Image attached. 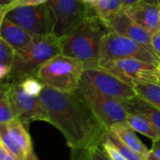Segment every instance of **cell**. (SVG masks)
Segmentation results:
<instances>
[{"instance_id":"27","label":"cell","mask_w":160,"mask_h":160,"mask_svg":"<svg viewBox=\"0 0 160 160\" xmlns=\"http://www.w3.org/2000/svg\"><path fill=\"white\" fill-rule=\"evenodd\" d=\"M152 46L156 54L160 59V30L152 35Z\"/></svg>"},{"instance_id":"9","label":"cell","mask_w":160,"mask_h":160,"mask_svg":"<svg viewBox=\"0 0 160 160\" xmlns=\"http://www.w3.org/2000/svg\"><path fill=\"white\" fill-rule=\"evenodd\" d=\"M81 82L108 98L124 102L137 97L134 88L102 68H86Z\"/></svg>"},{"instance_id":"35","label":"cell","mask_w":160,"mask_h":160,"mask_svg":"<svg viewBox=\"0 0 160 160\" xmlns=\"http://www.w3.org/2000/svg\"><path fill=\"white\" fill-rule=\"evenodd\" d=\"M11 1H12V0H0V8L8 5Z\"/></svg>"},{"instance_id":"21","label":"cell","mask_w":160,"mask_h":160,"mask_svg":"<svg viewBox=\"0 0 160 160\" xmlns=\"http://www.w3.org/2000/svg\"><path fill=\"white\" fill-rule=\"evenodd\" d=\"M91 7L96 15L102 20H105L124 9L122 0H97Z\"/></svg>"},{"instance_id":"26","label":"cell","mask_w":160,"mask_h":160,"mask_svg":"<svg viewBox=\"0 0 160 160\" xmlns=\"http://www.w3.org/2000/svg\"><path fill=\"white\" fill-rule=\"evenodd\" d=\"M102 145H103V148H104L105 152L107 153V155L108 156L110 160H127L118 151V149L116 147H114L108 141L103 140Z\"/></svg>"},{"instance_id":"20","label":"cell","mask_w":160,"mask_h":160,"mask_svg":"<svg viewBox=\"0 0 160 160\" xmlns=\"http://www.w3.org/2000/svg\"><path fill=\"white\" fill-rule=\"evenodd\" d=\"M15 119L8 97V82H3L0 83V124H7Z\"/></svg>"},{"instance_id":"6","label":"cell","mask_w":160,"mask_h":160,"mask_svg":"<svg viewBox=\"0 0 160 160\" xmlns=\"http://www.w3.org/2000/svg\"><path fill=\"white\" fill-rule=\"evenodd\" d=\"M125 58H134L157 67L160 66L159 58L144 46L109 30L102 41L100 67L107 62Z\"/></svg>"},{"instance_id":"7","label":"cell","mask_w":160,"mask_h":160,"mask_svg":"<svg viewBox=\"0 0 160 160\" xmlns=\"http://www.w3.org/2000/svg\"><path fill=\"white\" fill-rule=\"evenodd\" d=\"M55 25L53 35L58 38H62L88 17L96 14L93 8L83 0H49Z\"/></svg>"},{"instance_id":"13","label":"cell","mask_w":160,"mask_h":160,"mask_svg":"<svg viewBox=\"0 0 160 160\" xmlns=\"http://www.w3.org/2000/svg\"><path fill=\"white\" fill-rule=\"evenodd\" d=\"M125 13L141 27L151 35L160 30V7L141 1L124 9Z\"/></svg>"},{"instance_id":"29","label":"cell","mask_w":160,"mask_h":160,"mask_svg":"<svg viewBox=\"0 0 160 160\" xmlns=\"http://www.w3.org/2000/svg\"><path fill=\"white\" fill-rule=\"evenodd\" d=\"M151 153H153L155 155V157L160 160V139L153 142Z\"/></svg>"},{"instance_id":"4","label":"cell","mask_w":160,"mask_h":160,"mask_svg":"<svg viewBox=\"0 0 160 160\" xmlns=\"http://www.w3.org/2000/svg\"><path fill=\"white\" fill-rule=\"evenodd\" d=\"M85 69L82 62L59 54L45 63L38 70L36 77L49 87L74 93L78 88Z\"/></svg>"},{"instance_id":"14","label":"cell","mask_w":160,"mask_h":160,"mask_svg":"<svg viewBox=\"0 0 160 160\" xmlns=\"http://www.w3.org/2000/svg\"><path fill=\"white\" fill-rule=\"evenodd\" d=\"M0 38L14 50H17L27 46L34 37L5 16L0 23Z\"/></svg>"},{"instance_id":"12","label":"cell","mask_w":160,"mask_h":160,"mask_svg":"<svg viewBox=\"0 0 160 160\" xmlns=\"http://www.w3.org/2000/svg\"><path fill=\"white\" fill-rule=\"evenodd\" d=\"M103 21L110 31L135 40L157 55L152 46V35L137 24L124 9Z\"/></svg>"},{"instance_id":"5","label":"cell","mask_w":160,"mask_h":160,"mask_svg":"<svg viewBox=\"0 0 160 160\" xmlns=\"http://www.w3.org/2000/svg\"><path fill=\"white\" fill-rule=\"evenodd\" d=\"M74 93L84 100L107 129L109 130L119 124H127L128 112L124 102L104 96L81 81Z\"/></svg>"},{"instance_id":"25","label":"cell","mask_w":160,"mask_h":160,"mask_svg":"<svg viewBox=\"0 0 160 160\" xmlns=\"http://www.w3.org/2000/svg\"><path fill=\"white\" fill-rule=\"evenodd\" d=\"M14 49L0 38V63L11 64Z\"/></svg>"},{"instance_id":"36","label":"cell","mask_w":160,"mask_h":160,"mask_svg":"<svg viewBox=\"0 0 160 160\" xmlns=\"http://www.w3.org/2000/svg\"><path fill=\"white\" fill-rule=\"evenodd\" d=\"M146 160H159V159H158L157 158H156V157H155V155H154L153 153H151V152H150V154L148 155V157H147Z\"/></svg>"},{"instance_id":"23","label":"cell","mask_w":160,"mask_h":160,"mask_svg":"<svg viewBox=\"0 0 160 160\" xmlns=\"http://www.w3.org/2000/svg\"><path fill=\"white\" fill-rule=\"evenodd\" d=\"M17 82H20L23 90L26 94L34 97H40L44 86L43 82L41 80H39L36 76H30Z\"/></svg>"},{"instance_id":"3","label":"cell","mask_w":160,"mask_h":160,"mask_svg":"<svg viewBox=\"0 0 160 160\" xmlns=\"http://www.w3.org/2000/svg\"><path fill=\"white\" fill-rule=\"evenodd\" d=\"M59 54H61V46L58 37L55 35L34 37L27 46L14 50L10 72L6 81L17 82L36 76L45 63Z\"/></svg>"},{"instance_id":"10","label":"cell","mask_w":160,"mask_h":160,"mask_svg":"<svg viewBox=\"0 0 160 160\" xmlns=\"http://www.w3.org/2000/svg\"><path fill=\"white\" fill-rule=\"evenodd\" d=\"M8 82V92L15 118L27 127L33 121L48 122V115L40 97L26 94L19 82Z\"/></svg>"},{"instance_id":"24","label":"cell","mask_w":160,"mask_h":160,"mask_svg":"<svg viewBox=\"0 0 160 160\" xmlns=\"http://www.w3.org/2000/svg\"><path fill=\"white\" fill-rule=\"evenodd\" d=\"M49 0H12L8 5L0 8V13L3 16H6V14L16 8H20V7H27V6H38V5H41L44 3H47Z\"/></svg>"},{"instance_id":"33","label":"cell","mask_w":160,"mask_h":160,"mask_svg":"<svg viewBox=\"0 0 160 160\" xmlns=\"http://www.w3.org/2000/svg\"><path fill=\"white\" fill-rule=\"evenodd\" d=\"M146 3H149V4H152V5H155V6H159L160 7V0H142Z\"/></svg>"},{"instance_id":"16","label":"cell","mask_w":160,"mask_h":160,"mask_svg":"<svg viewBox=\"0 0 160 160\" xmlns=\"http://www.w3.org/2000/svg\"><path fill=\"white\" fill-rule=\"evenodd\" d=\"M124 104L127 112H138L143 114L155 125L160 132V110L158 108L153 106L138 96L131 100L124 101Z\"/></svg>"},{"instance_id":"11","label":"cell","mask_w":160,"mask_h":160,"mask_svg":"<svg viewBox=\"0 0 160 160\" xmlns=\"http://www.w3.org/2000/svg\"><path fill=\"white\" fill-rule=\"evenodd\" d=\"M100 68L110 72L132 87L138 82L156 83L157 67L138 59L125 58L112 60L105 63Z\"/></svg>"},{"instance_id":"2","label":"cell","mask_w":160,"mask_h":160,"mask_svg":"<svg viewBox=\"0 0 160 160\" xmlns=\"http://www.w3.org/2000/svg\"><path fill=\"white\" fill-rule=\"evenodd\" d=\"M108 31L105 22L93 14L59 38L61 54L82 62L85 68H100L102 41Z\"/></svg>"},{"instance_id":"32","label":"cell","mask_w":160,"mask_h":160,"mask_svg":"<svg viewBox=\"0 0 160 160\" xmlns=\"http://www.w3.org/2000/svg\"><path fill=\"white\" fill-rule=\"evenodd\" d=\"M156 83L160 85V66L157 67V72H156Z\"/></svg>"},{"instance_id":"17","label":"cell","mask_w":160,"mask_h":160,"mask_svg":"<svg viewBox=\"0 0 160 160\" xmlns=\"http://www.w3.org/2000/svg\"><path fill=\"white\" fill-rule=\"evenodd\" d=\"M127 125L135 131L146 136L153 142L160 139V132L155 125L143 114L138 112H128Z\"/></svg>"},{"instance_id":"15","label":"cell","mask_w":160,"mask_h":160,"mask_svg":"<svg viewBox=\"0 0 160 160\" xmlns=\"http://www.w3.org/2000/svg\"><path fill=\"white\" fill-rule=\"evenodd\" d=\"M112 132L128 147L133 149L135 152L140 154L145 159L150 154L151 150L147 148V146L138 138L136 135V131L133 130L127 124H119L114 126L111 129Z\"/></svg>"},{"instance_id":"8","label":"cell","mask_w":160,"mask_h":160,"mask_svg":"<svg viewBox=\"0 0 160 160\" xmlns=\"http://www.w3.org/2000/svg\"><path fill=\"white\" fill-rule=\"evenodd\" d=\"M6 17L23 27L33 37L53 35L55 18L47 3L16 8L8 11Z\"/></svg>"},{"instance_id":"28","label":"cell","mask_w":160,"mask_h":160,"mask_svg":"<svg viewBox=\"0 0 160 160\" xmlns=\"http://www.w3.org/2000/svg\"><path fill=\"white\" fill-rule=\"evenodd\" d=\"M10 72V65L0 63V83L8 79Z\"/></svg>"},{"instance_id":"19","label":"cell","mask_w":160,"mask_h":160,"mask_svg":"<svg viewBox=\"0 0 160 160\" xmlns=\"http://www.w3.org/2000/svg\"><path fill=\"white\" fill-rule=\"evenodd\" d=\"M71 160H110L102 143L72 148Z\"/></svg>"},{"instance_id":"31","label":"cell","mask_w":160,"mask_h":160,"mask_svg":"<svg viewBox=\"0 0 160 160\" xmlns=\"http://www.w3.org/2000/svg\"><path fill=\"white\" fill-rule=\"evenodd\" d=\"M7 154H8V152L4 148V146H3V144L1 142V140H0V160L4 159V158L7 156Z\"/></svg>"},{"instance_id":"34","label":"cell","mask_w":160,"mask_h":160,"mask_svg":"<svg viewBox=\"0 0 160 160\" xmlns=\"http://www.w3.org/2000/svg\"><path fill=\"white\" fill-rule=\"evenodd\" d=\"M3 160H19L17 158H15L14 156H12V155H10V154H7V156L4 158V159Z\"/></svg>"},{"instance_id":"22","label":"cell","mask_w":160,"mask_h":160,"mask_svg":"<svg viewBox=\"0 0 160 160\" xmlns=\"http://www.w3.org/2000/svg\"><path fill=\"white\" fill-rule=\"evenodd\" d=\"M104 140L110 142L114 147L118 149V151L126 158L127 160H146L144 158H142L140 154L135 152L133 149L128 147L126 144H124L111 130H108L104 137Z\"/></svg>"},{"instance_id":"37","label":"cell","mask_w":160,"mask_h":160,"mask_svg":"<svg viewBox=\"0 0 160 160\" xmlns=\"http://www.w3.org/2000/svg\"><path fill=\"white\" fill-rule=\"evenodd\" d=\"M85 3H87V4H89V5H91V6H92L97 0H83Z\"/></svg>"},{"instance_id":"18","label":"cell","mask_w":160,"mask_h":160,"mask_svg":"<svg viewBox=\"0 0 160 160\" xmlns=\"http://www.w3.org/2000/svg\"><path fill=\"white\" fill-rule=\"evenodd\" d=\"M137 96L160 110V85L152 82H138L133 85Z\"/></svg>"},{"instance_id":"30","label":"cell","mask_w":160,"mask_h":160,"mask_svg":"<svg viewBox=\"0 0 160 160\" xmlns=\"http://www.w3.org/2000/svg\"><path fill=\"white\" fill-rule=\"evenodd\" d=\"M142 0H122V3H123V8L125 9L129 7H132L140 2H141Z\"/></svg>"},{"instance_id":"1","label":"cell","mask_w":160,"mask_h":160,"mask_svg":"<svg viewBox=\"0 0 160 160\" xmlns=\"http://www.w3.org/2000/svg\"><path fill=\"white\" fill-rule=\"evenodd\" d=\"M40 98L46 109L48 123L63 134L71 149L103 142L108 129L76 93L58 91L44 84Z\"/></svg>"}]
</instances>
